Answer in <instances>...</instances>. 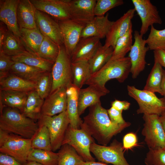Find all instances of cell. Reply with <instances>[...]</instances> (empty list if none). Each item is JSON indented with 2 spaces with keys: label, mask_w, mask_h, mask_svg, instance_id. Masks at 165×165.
<instances>
[{
  "label": "cell",
  "mask_w": 165,
  "mask_h": 165,
  "mask_svg": "<svg viewBox=\"0 0 165 165\" xmlns=\"http://www.w3.org/2000/svg\"><path fill=\"white\" fill-rule=\"evenodd\" d=\"M132 33V24L127 32L117 40L111 59H119L125 57L127 53L130 51L133 45Z\"/></svg>",
  "instance_id": "38"
},
{
  "label": "cell",
  "mask_w": 165,
  "mask_h": 165,
  "mask_svg": "<svg viewBox=\"0 0 165 165\" xmlns=\"http://www.w3.org/2000/svg\"><path fill=\"white\" fill-rule=\"evenodd\" d=\"M43 35L44 38L36 55L45 60L54 63L58 55L60 46Z\"/></svg>",
  "instance_id": "36"
},
{
  "label": "cell",
  "mask_w": 165,
  "mask_h": 165,
  "mask_svg": "<svg viewBox=\"0 0 165 165\" xmlns=\"http://www.w3.org/2000/svg\"><path fill=\"white\" fill-rule=\"evenodd\" d=\"M38 124L44 125L47 128L50 136L52 151L55 152L59 149L70 124L66 110L53 116L41 115L38 120Z\"/></svg>",
  "instance_id": "7"
},
{
  "label": "cell",
  "mask_w": 165,
  "mask_h": 165,
  "mask_svg": "<svg viewBox=\"0 0 165 165\" xmlns=\"http://www.w3.org/2000/svg\"><path fill=\"white\" fill-rule=\"evenodd\" d=\"M23 164V165H43L36 162L29 161H27Z\"/></svg>",
  "instance_id": "54"
},
{
  "label": "cell",
  "mask_w": 165,
  "mask_h": 165,
  "mask_svg": "<svg viewBox=\"0 0 165 165\" xmlns=\"http://www.w3.org/2000/svg\"><path fill=\"white\" fill-rule=\"evenodd\" d=\"M127 88L129 95L138 103V114H156L160 116L165 112L163 98H159L155 93L138 89L134 86L128 85Z\"/></svg>",
  "instance_id": "5"
},
{
  "label": "cell",
  "mask_w": 165,
  "mask_h": 165,
  "mask_svg": "<svg viewBox=\"0 0 165 165\" xmlns=\"http://www.w3.org/2000/svg\"><path fill=\"white\" fill-rule=\"evenodd\" d=\"M146 42L149 50L165 49V28L159 30L156 29L153 25L151 26Z\"/></svg>",
  "instance_id": "40"
},
{
  "label": "cell",
  "mask_w": 165,
  "mask_h": 165,
  "mask_svg": "<svg viewBox=\"0 0 165 165\" xmlns=\"http://www.w3.org/2000/svg\"><path fill=\"white\" fill-rule=\"evenodd\" d=\"M154 62L165 68V49H158L153 51Z\"/></svg>",
  "instance_id": "48"
},
{
  "label": "cell",
  "mask_w": 165,
  "mask_h": 165,
  "mask_svg": "<svg viewBox=\"0 0 165 165\" xmlns=\"http://www.w3.org/2000/svg\"><path fill=\"white\" fill-rule=\"evenodd\" d=\"M138 31H134V41L129 54L131 63L132 77L135 79L145 69L146 62L145 56L149 50L146 44V40L143 39Z\"/></svg>",
  "instance_id": "12"
},
{
  "label": "cell",
  "mask_w": 165,
  "mask_h": 165,
  "mask_svg": "<svg viewBox=\"0 0 165 165\" xmlns=\"http://www.w3.org/2000/svg\"><path fill=\"white\" fill-rule=\"evenodd\" d=\"M44 101L35 90L29 92L22 113L35 121L38 120L41 115Z\"/></svg>",
  "instance_id": "28"
},
{
  "label": "cell",
  "mask_w": 165,
  "mask_h": 165,
  "mask_svg": "<svg viewBox=\"0 0 165 165\" xmlns=\"http://www.w3.org/2000/svg\"><path fill=\"white\" fill-rule=\"evenodd\" d=\"M81 165H108L105 163L95 161L84 162Z\"/></svg>",
  "instance_id": "52"
},
{
  "label": "cell",
  "mask_w": 165,
  "mask_h": 165,
  "mask_svg": "<svg viewBox=\"0 0 165 165\" xmlns=\"http://www.w3.org/2000/svg\"><path fill=\"white\" fill-rule=\"evenodd\" d=\"M100 39L96 37L80 38L70 56L72 62H88L102 46Z\"/></svg>",
  "instance_id": "21"
},
{
  "label": "cell",
  "mask_w": 165,
  "mask_h": 165,
  "mask_svg": "<svg viewBox=\"0 0 165 165\" xmlns=\"http://www.w3.org/2000/svg\"><path fill=\"white\" fill-rule=\"evenodd\" d=\"M45 72L39 68L16 61H15L9 71V73L35 83Z\"/></svg>",
  "instance_id": "30"
},
{
  "label": "cell",
  "mask_w": 165,
  "mask_h": 165,
  "mask_svg": "<svg viewBox=\"0 0 165 165\" xmlns=\"http://www.w3.org/2000/svg\"><path fill=\"white\" fill-rule=\"evenodd\" d=\"M132 2L141 20L139 33L142 36L147 32L149 27L154 24H162V21L157 7L150 0H132Z\"/></svg>",
  "instance_id": "11"
},
{
  "label": "cell",
  "mask_w": 165,
  "mask_h": 165,
  "mask_svg": "<svg viewBox=\"0 0 165 165\" xmlns=\"http://www.w3.org/2000/svg\"><path fill=\"white\" fill-rule=\"evenodd\" d=\"M109 93L106 87L89 85L85 88L80 89L78 94V111L80 116L86 109L100 102V98Z\"/></svg>",
  "instance_id": "20"
},
{
  "label": "cell",
  "mask_w": 165,
  "mask_h": 165,
  "mask_svg": "<svg viewBox=\"0 0 165 165\" xmlns=\"http://www.w3.org/2000/svg\"><path fill=\"white\" fill-rule=\"evenodd\" d=\"M67 103L66 88L58 89L45 99L41 115L53 116L60 114L66 110Z\"/></svg>",
  "instance_id": "18"
},
{
  "label": "cell",
  "mask_w": 165,
  "mask_h": 165,
  "mask_svg": "<svg viewBox=\"0 0 165 165\" xmlns=\"http://www.w3.org/2000/svg\"><path fill=\"white\" fill-rule=\"evenodd\" d=\"M8 30L6 25L0 21V47L2 46L3 41Z\"/></svg>",
  "instance_id": "50"
},
{
  "label": "cell",
  "mask_w": 165,
  "mask_h": 165,
  "mask_svg": "<svg viewBox=\"0 0 165 165\" xmlns=\"http://www.w3.org/2000/svg\"><path fill=\"white\" fill-rule=\"evenodd\" d=\"M31 139H27L0 130V151L23 164L32 149Z\"/></svg>",
  "instance_id": "4"
},
{
  "label": "cell",
  "mask_w": 165,
  "mask_h": 165,
  "mask_svg": "<svg viewBox=\"0 0 165 165\" xmlns=\"http://www.w3.org/2000/svg\"><path fill=\"white\" fill-rule=\"evenodd\" d=\"M123 146L124 150L130 149L138 145V139L136 134L133 132L126 134L123 137Z\"/></svg>",
  "instance_id": "45"
},
{
  "label": "cell",
  "mask_w": 165,
  "mask_h": 165,
  "mask_svg": "<svg viewBox=\"0 0 165 165\" xmlns=\"http://www.w3.org/2000/svg\"><path fill=\"white\" fill-rule=\"evenodd\" d=\"M15 61L11 57L0 51V78L7 75Z\"/></svg>",
  "instance_id": "44"
},
{
  "label": "cell",
  "mask_w": 165,
  "mask_h": 165,
  "mask_svg": "<svg viewBox=\"0 0 165 165\" xmlns=\"http://www.w3.org/2000/svg\"><path fill=\"white\" fill-rule=\"evenodd\" d=\"M71 65L70 57L66 52L64 45L60 46L58 55L51 71L53 82L50 94L58 89L66 88L72 84Z\"/></svg>",
  "instance_id": "8"
},
{
  "label": "cell",
  "mask_w": 165,
  "mask_h": 165,
  "mask_svg": "<svg viewBox=\"0 0 165 165\" xmlns=\"http://www.w3.org/2000/svg\"><path fill=\"white\" fill-rule=\"evenodd\" d=\"M20 38L26 50L37 54L44 38V35L37 26L34 29H20Z\"/></svg>",
  "instance_id": "25"
},
{
  "label": "cell",
  "mask_w": 165,
  "mask_h": 165,
  "mask_svg": "<svg viewBox=\"0 0 165 165\" xmlns=\"http://www.w3.org/2000/svg\"><path fill=\"white\" fill-rule=\"evenodd\" d=\"M108 13L101 16H95L84 28L81 38L96 37L101 39L106 38L114 21L110 20Z\"/></svg>",
  "instance_id": "22"
},
{
  "label": "cell",
  "mask_w": 165,
  "mask_h": 165,
  "mask_svg": "<svg viewBox=\"0 0 165 165\" xmlns=\"http://www.w3.org/2000/svg\"><path fill=\"white\" fill-rule=\"evenodd\" d=\"M160 118L165 133V112L160 116Z\"/></svg>",
  "instance_id": "53"
},
{
  "label": "cell",
  "mask_w": 165,
  "mask_h": 165,
  "mask_svg": "<svg viewBox=\"0 0 165 165\" xmlns=\"http://www.w3.org/2000/svg\"><path fill=\"white\" fill-rule=\"evenodd\" d=\"M123 3V0H97L94 8L95 16H104L108 10Z\"/></svg>",
  "instance_id": "43"
},
{
  "label": "cell",
  "mask_w": 165,
  "mask_h": 165,
  "mask_svg": "<svg viewBox=\"0 0 165 165\" xmlns=\"http://www.w3.org/2000/svg\"><path fill=\"white\" fill-rule=\"evenodd\" d=\"M53 82L51 72H45L36 83L35 90L42 99H45L50 94Z\"/></svg>",
  "instance_id": "41"
},
{
  "label": "cell",
  "mask_w": 165,
  "mask_h": 165,
  "mask_svg": "<svg viewBox=\"0 0 165 165\" xmlns=\"http://www.w3.org/2000/svg\"><path fill=\"white\" fill-rule=\"evenodd\" d=\"M163 70L159 63L154 62L143 90L160 94Z\"/></svg>",
  "instance_id": "37"
},
{
  "label": "cell",
  "mask_w": 165,
  "mask_h": 165,
  "mask_svg": "<svg viewBox=\"0 0 165 165\" xmlns=\"http://www.w3.org/2000/svg\"><path fill=\"white\" fill-rule=\"evenodd\" d=\"M96 0H70L71 19L85 26L95 17Z\"/></svg>",
  "instance_id": "16"
},
{
  "label": "cell",
  "mask_w": 165,
  "mask_h": 165,
  "mask_svg": "<svg viewBox=\"0 0 165 165\" xmlns=\"http://www.w3.org/2000/svg\"><path fill=\"white\" fill-rule=\"evenodd\" d=\"M61 31L66 51L70 57L81 38L85 26L71 19L57 21Z\"/></svg>",
  "instance_id": "15"
},
{
  "label": "cell",
  "mask_w": 165,
  "mask_h": 165,
  "mask_svg": "<svg viewBox=\"0 0 165 165\" xmlns=\"http://www.w3.org/2000/svg\"><path fill=\"white\" fill-rule=\"evenodd\" d=\"M107 110L110 120L114 123L122 124L127 122L123 117L122 111L119 110L112 107Z\"/></svg>",
  "instance_id": "46"
},
{
  "label": "cell",
  "mask_w": 165,
  "mask_h": 165,
  "mask_svg": "<svg viewBox=\"0 0 165 165\" xmlns=\"http://www.w3.org/2000/svg\"><path fill=\"white\" fill-rule=\"evenodd\" d=\"M25 50L20 38L9 29L5 35L0 51L11 57L16 55Z\"/></svg>",
  "instance_id": "34"
},
{
  "label": "cell",
  "mask_w": 165,
  "mask_h": 165,
  "mask_svg": "<svg viewBox=\"0 0 165 165\" xmlns=\"http://www.w3.org/2000/svg\"><path fill=\"white\" fill-rule=\"evenodd\" d=\"M114 49L101 46L88 61L92 75L100 70L111 59Z\"/></svg>",
  "instance_id": "32"
},
{
  "label": "cell",
  "mask_w": 165,
  "mask_h": 165,
  "mask_svg": "<svg viewBox=\"0 0 165 165\" xmlns=\"http://www.w3.org/2000/svg\"><path fill=\"white\" fill-rule=\"evenodd\" d=\"M19 2V0H0V20L14 35L20 38V30L17 17Z\"/></svg>",
  "instance_id": "19"
},
{
  "label": "cell",
  "mask_w": 165,
  "mask_h": 165,
  "mask_svg": "<svg viewBox=\"0 0 165 165\" xmlns=\"http://www.w3.org/2000/svg\"><path fill=\"white\" fill-rule=\"evenodd\" d=\"M36 86V83L10 73L0 78V90L29 92L35 90Z\"/></svg>",
  "instance_id": "27"
},
{
  "label": "cell",
  "mask_w": 165,
  "mask_h": 165,
  "mask_svg": "<svg viewBox=\"0 0 165 165\" xmlns=\"http://www.w3.org/2000/svg\"><path fill=\"white\" fill-rule=\"evenodd\" d=\"M12 60L42 69L51 72L54 63L45 60L36 54L25 50L16 55L11 57Z\"/></svg>",
  "instance_id": "29"
},
{
  "label": "cell",
  "mask_w": 165,
  "mask_h": 165,
  "mask_svg": "<svg viewBox=\"0 0 165 165\" xmlns=\"http://www.w3.org/2000/svg\"><path fill=\"white\" fill-rule=\"evenodd\" d=\"M130 105V103L127 101H121L117 99L111 102V107L121 111L128 109Z\"/></svg>",
  "instance_id": "49"
},
{
  "label": "cell",
  "mask_w": 165,
  "mask_h": 165,
  "mask_svg": "<svg viewBox=\"0 0 165 165\" xmlns=\"http://www.w3.org/2000/svg\"><path fill=\"white\" fill-rule=\"evenodd\" d=\"M160 94L165 99V70L163 71V74L162 81L160 86Z\"/></svg>",
  "instance_id": "51"
},
{
  "label": "cell",
  "mask_w": 165,
  "mask_h": 165,
  "mask_svg": "<svg viewBox=\"0 0 165 165\" xmlns=\"http://www.w3.org/2000/svg\"><path fill=\"white\" fill-rule=\"evenodd\" d=\"M131 63L128 57L110 60L98 71L92 75L86 84L105 87L109 80L115 79L123 82L130 72Z\"/></svg>",
  "instance_id": "3"
},
{
  "label": "cell",
  "mask_w": 165,
  "mask_h": 165,
  "mask_svg": "<svg viewBox=\"0 0 165 165\" xmlns=\"http://www.w3.org/2000/svg\"><path fill=\"white\" fill-rule=\"evenodd\" d=\"M165 100V99H164Z\"/></svg>",
  "instance_id": "55"
},
{
  "label": "cell",
  "mask_w": 165,
  "mask_h": 165,
  "mask_svg": "<svg viewBox=\"0 0 165 165\" xmlns=\"http://www.w3.org/2000/svg\"><path fill=\"white\" fill-rule=\"evenodd\" d=\"M0 165H23L13 157L1 153Z\"/></svg>",
  "instance_id": "47"
},
{
  "label": "cell",
  "mask_w": 165,
  "mask_h": 165,
  "mask_svg": "<svg viewBox=\"0 0 165 165\" xmlns=\"http://www.w3.org/2000/svg\"><path fill=\"white\" fill-rule=\"evenodd\" d=\"M135 11L134 8L129 9L112 25L106 37L105 47L111 46L113 49L118 39L124 35L132 24V20Z\"/></svg>",
  "instance_id": "17"
},
{
  "label": "cell",
  "mask_w": 165,
  "mask_h": 165,
  "mask_svg": "<svg viewBox=\"0 0 165 165\" xmlns=\"http://www.w3.org/2000/svg\"><path fill=\"white\" fill-rule=\"evenodd\" d=\"M38 126V131L31 139L32 148L52 151L50 136L47 128L43 125Z\"/></svg>",
  "instance_id": "39"
},
{
  "label": "cell",
  "mask_w": 165,
  "mask_h": 165,
  "mask_svg": "<svg viewBox=\"0 0 165 165\" xmlns=\"http://www.w3.org/2000/svg\"><path fill=\"white\" fill-rule=\"evenodd\" d=\"M57 153L58 165H81L85 162L75 149L68 144L62 145Z\"/></svg>",
  "instance_id": "33"
},
{
  "label": "cell",
  "mask_w": 165,
  "mask_h": 165,
  "mask_svg": "<svg viewBox=\"0 0 165 165\" xmlns=\"http://www.w3.org/2000/svg\"><path fill=\"white\" fill-rule=\"evenodd\" d=\"M94 142V139L82 126L81 125L79 129H75L69 125L62 145L67 144L71 146L85 162L95 161L90 151L91 145Z\"/></svg>",
  "instance_id": "6"
},
{
  "label": "cell",
  "mask_w": 165,
  "mask_h": 165,
  "mask_svg": "<svg viewBox=\"0 0 165 165\" xmlns=\"http://www.w3.org/2000/svg\"><path fill=\"white\" fill-rule=\"evenodd\" d=\"M160 117L156 114H143L144 123L141 134L149 148L165 149V133Z\"/></svg>",
  "instance_id": "10"
},
{
  "label": "cell",
  "mask_w": 165,
  "mask_h": 165,
  "mask_svg": "<svg viewBox=\"0 0 165 165\" xmlns=\"http://www.w3.org/2000/svg\"><path fill=\"white\" fill-rule=\"evenodd\" d=\"M57 153L52 151L32 148L30 151L27 161H33L43 165H58Z\"/></svg>",
  "instance_id": "35"
},
{
  "label": "cell",
  "mask_w": 165,
  "mask_h": 165,
  "mask_svg": "<svg viewBox=\"0 0 165 165\" xmlns=\"http://www.w3.org/2000/svg\"><path fill=\"white\" fill-rule=\"evenodd\" d=\"M39 128L35 121L26 116L16 108H0V130L31 139Z\"/></svg>",
  "instance_id": "2"
},
{
  "label": "cell",
  "mask_w": 165,
  "mask_h": 165,
  "mask_svg": "<svg viewBox=\"0 0 165 165\" xmlns=\"http://www.w3.org/2000/svg\"><path fill=\"white\" fill-rule=\"evenodd\" d=\"M36 9L57 21L71 19L70 0H30Z\"/></svg>",
  "instance_id": "13"
},
{
  "label": "cell",
  "mask_w": 165,
  "mask_h": 165,
  "mask_svg": "<svg viewBox=\"0 0 165 165\" xmlns=\"http://www.w3.org/2000/svg\"><path fill=\"white\" fill-rule=\"evenodd\" d=\"M72 84L79 89L86 84L92 74L88 62H72Z\"/></svg>",
  "instance_id": "31"
},
{
  "label": "cell",
  "mask_w": 165,
  "mask_h": 165,
  "mask_svg": "<svg viewBox=\"0 0 165 165\" xmlns=\"http://www.w3.org/2000/svg\"><path fill=\"white\" fill-rule=\"evenodd\" d=\"M80 89L73 84L66 88L67 103L66 111L70 125L75 129H79L83 123L78 111V94Z\"/></svg>",
  "instance_id": "23"
},
{
  "label": "cell",
  "mask_w": 165,
  "mask_h": 165,
  "mask_svg": "<svg viewBox=\"0 0 165 165\" xmlns=\"http://www.w3.org/2000/svg\"><path fill=\"white\" fill-rule=\"evenodd\" d=\"M35 17L37 26L42 34L59 46L64 45L63 37L57 21L37 9Z\"/></svg>",
  "instance_id": "14"
},
{
  "label": "cell",
  "mask_w": 165,
  "mask_h": 165,
  "mask_svg": "<svg viewBox=\"0 0 165 165\" xmlns=\"http://www.w3.org/2000/svg\"><path fill=\"white\" fill-rule=\"evenodd\" d=\"M28 92L0 90V108L3 106L16 108L22 113Z\"/></svg>",
  "instance_id": "26"
},
{
  "label": "cell",
  "mask_w": 165,
  "mask_h": 165,
  "mask_svg": "<svg viewBox=\"0 0 165 165\" xmlns=\"http://www.w3.org/2000/svg\"><path fill=\"white\" fill-rule=\"evenodd\" d=\"M127 122L122 124L114 123L110 120L107 110L101 102L89 107L88 114L83 117L81 125L90 133L99 144L107 145L112 138L130 126Z\"/></svg>",
  "instance_id": "1"
},
{
  "label": "cell",
  "mask_w": 165,
  "mask_h": 165,
  "mask_svg": "<svg viewBox=\"0 0 165 165\" xmlns=\"http://www.w3.org/2000/svg\"><path fill=\"white\" fill-rule=\"evenodd\" d=\"M36 10L30 0H19L17 17L20 29H34L37 27L35 17Z\"/></svg>",
  "instance_id": "24"
},
{
  "label": "cell",
  "mask_w": 165,
  "mask_h": 165,
  "mask_svg": "<svg viewBox=\"0 0 165 165\" xmlns=\"http://www.w3.org/2000/svg\"><path fill=\"white\" fill-rule=\"evenodd\" d=\"M146 165H165V149L149 148L144 160Z\"/></svg>",
  "instance_id": "42"
},
{
  "label": "cell",
  "mask_w": 165,
  "mask_h": 165,
  "mask_svg": "<svg viewBox=\"0 0 165 165\" xmlns=\"http://www.w3.org/2000/svg\"><path fill=\"white\" fill-rule=\"evenodd\" d=\"M123 144L116 139L109 145H103L95 142L90 146V151L101 162L113 165H130L124 156Z\"/></svg>",
  "instance_id": "9"
}]
</instances>
